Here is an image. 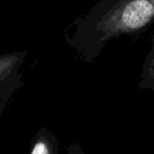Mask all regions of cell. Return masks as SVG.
<instances>
[{"instance_id": "7a4b0ae2", "label": "cell", "mask_w": 154, "mask_h": 154, "mask_svg": "<svg viewBox=\"0 0 154 154\" xmlns=\"http://www.w3.org/2000/svg\"><path fill=\"white\" fill-rule=\"evenodd\" d=\"M26 55V51L0 53V117L14 94L23 86L22 66Z\"/></svg>"}, {"instance_id": "5b68a950", "label": "cell", "mask_w": 154, "mask_h": 154, "mask_svg": "<svg viewBox=\"0 0 154 154\" xmlns=\"http://www.w3.org/2000/svg\"><path fill=\"white\" fill-rule=\"evenodd\" d=\"M66 154H87L79 143H72L66 149Z\"/></svg>"}, {"instance_id": "6da1fadb", "label": "cell", "mask_w": 154, "mask_h": 154, "mask_svg": "<svg viewBox=\"0 0 154 154\" xmlns=\"http://www.w3.org/2000/svg\"><path fill=\"white\" fill-rule=\"evenodd\" d=\"M154 22V0H99L64 30V41L80 59L94 62L110 40L139 35Z\"/></svg>"}, {"instance_id": "277c9868", "label": "cell", "mask_w": 154, "mask_h": 154, "mask_svg": "<svg viewBox=\"0 0 154 154\" xmlns=\"http://www.w3.org/2000/svg\"><path fill=\"white\" fill-rule=\"evenodd\" d=\"M137 88L138 90L154 91V34L151 39V48L141 66Z\"/></svg>"}, {"instance_id": "3957f363", "label": "cell", "mask_w": 154, "mask_h": 154, "mask_svg": "<svg viewBox=\"0 0 154 154\" xmlns=\"http://www.w3.org/2000/svg\"><path fill=\"white\" fill-rule=\"evenodd\" d=\"M59 139L45 127H41L33 136L29 154H58Z\"/></svg>"}]
</instances>
